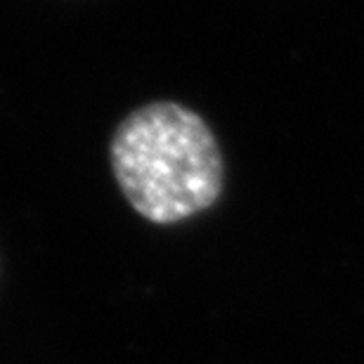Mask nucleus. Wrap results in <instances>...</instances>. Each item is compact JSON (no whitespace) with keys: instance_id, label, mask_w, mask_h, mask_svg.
Returning <instances> with one entry per match:
<instances>
[{"instance_id":"1","label":"nucleus","mask_w":364,"mask_h":364,"mask_svg":"<svg viewBox=\"0 0 364 364\" xmlns=\"http://www.w3.org/2000/svg\"><path fill=\"white\" fill-rule=\"evenodd\" d=\"M109 164L137 215L176 225L208 210L225 187V161L213 130L180 102H149L116 126Z\"/></svg>"}]
</instances>
